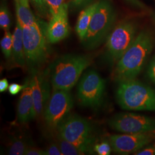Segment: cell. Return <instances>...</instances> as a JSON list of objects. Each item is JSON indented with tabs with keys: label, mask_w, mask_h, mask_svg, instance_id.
Masks as SVG:
<instances>
[{
	"label": "cell",
	"mask_w": 155,
	"mask_h": 155,
	"mask_svg": "<svg viewBox=\"0 0 155 155\" xmlns=\"http://www.w3.org/2000/svg\"><path fill=\"white\" fill-rule=\"evenodd\" d=\"M98 3L99 1H97L88 6L80 13V15L78 17L75 29L78 36L81 41H83L86 36L91 18Z\"/></svg>",
	"instance_id": "16"
},
{
	"label": "cell",
	"mask_w": 155,
	"mask_h": 155,
	"mask_svg": "<svg viewBox=\"0 0 155 155\" xmlns=\"http://www.w3.org/2000/svg\"><path fill=\"white\" fill-rule=\"evenodd\" d=\"M9 87L8 81L6 78H4L0 80V92H5Z\"/></svg>",
	"instance_id": "30"
},
{
	"label": "cell",
	"mask_w": 155,
	"mask_h": 155,
	"mask_svg": "<svg viewBox=\"0 0 155 155\" xmlns=\"http://www.w3.org/2000/svg\"><path fill=\"white\" fill-rule=\"evenodd\" d=\"M12 56L15 62L19 66L25 65V58L24 50L22 26L17 21L16 26L13 33Z\"/></svg>",
	"instance_id": "15"
},
{
	"label": "cell",
	"mask_w": 155,
	"mask_h": 155,
	"mask_svg": "<svg viewBox=\"0 0 155 155\" xmlns=\"http://www.w3.org/2000/svg\"><path fill=\"white\" fill-rule=\"evenodd\" d=\"M11 18L9 13L5 6L1 5L0 9V27L5 31L9 30Z\"/></svg>",
	"instance_id": "21"
},
{
	"label": "cell",
	"mask_w": 155,
	"mask_h": 155,
	"mask_svg": "<svg viewBox=\"0 0 155 155\" xmlns=\"http://www.w3.org/2000/svg\"><path fill=\"white\" fill-rule=\"evenodd\" d=\"M50 9L51 17L56 15L65 4L64 0H45Z\"/></svg>",
	"instance_id": "23"
},
{
	"label": "cell",
	"mask_w": 155,
	"mask_h": 155,
	"mask_svg": "<svg viewBox=\"0 0 155 155\" xmlns=\"http://www.w3.org/2000/svg\"><path fill=\"white\" fill-rule=\"evenodd\" d=\"M45 150L46 155H63L58 145L55 144H51Z\"/></svg>",
	"instance_id": "27"
},
{
	"label": "cell",
	"mask_w": 155,
	"mask_h": 155,
	"mask_svg": "<svg viewBox=\"0 0 155 155\" xmlns=\"http://www.w3.org/2000/svg\"><path fill=\"white\" fill-rule=\"evenodd\" d=\"M105 89L104 79L94 70L85 72L78 84L77 96L85 107L98 108L102 103Z\"/></svg>",
	"instance_id": "7"
},
{
	"label": "cell",
	"mask_w": 155,
	"mask_h": 155,
	"mask_svg": "<svg viewBox=\"0 0 155 155\" xmlns=\"http://www.w3.org/2000/svg\"><path fill=\"white\" fill-rule=\"evenodd\" d=\"M21 26L25 62L32 71H36L48 57L46 39L39 25Z\"/></svg>",
	"instance_id": "6"
},
{
	"label": "cell",
	"mask_w": 155,
	"mask_h": 155,
	"mask_svg": "<svg viewBox=\"0 0 155 155\" xmlns=\"http://www.w3.org/2000/svg\"><path fill=\"white\" fill-rule=\"evenodd\" d=\"M15 1H18L21 4H22L24 5L27 6H29V0H15Z\"/></svg>",
	"instance_id": "31"
},
{
	"label": "cell",
	"mask_w": 155,
	"mask_h": 155,
	"mask_svg": "<svg viewBox=\"0 0 155 155\" xmlns=\"http://www.w3.org/2000/svg\"><path fill=\"white\" fill-rule=\"evenodd\" d=\"M70 33L68 6L65 4L59 12L51 17L47 27V36L51 43H56L66 38Z\"/></svg>",
	"instance_id": "13"
},
{
	"label": "cell",
	"mask_w": 155,
	"mask_h": 155,
	"mask_svg": "<svg viewBox=\"0 0 155 155\" xmlns=\"http://www.w3.org/2000/svg\"><path fill=\"white\" fill-rule=\"evenodd\" d=\"M58 130L59 136L74 145L84 154L94 150L93 129L86 119L76 114L67 116Z\"/></svg>",
	"instance_id": "4"
},
{
	"label": "cell",
	"mask_w": 155,
	"mask_h": 155,
	"mask_svg": "<svg viewBox=\"0 0 155 155\" xmlns=\"http://www.w3.org/2000/svg\"><path fill=\"white\" fill-rule=\"evenodd\" d=\"M147 74L150 81L155 84V55L150 62Z\"/></svg>",
	"instance_id": "25"
},
{
	"label": "cell",
	"mask_w": 155,
	"mask_h": 155,
	"mask_svg": "<svg viewBox=\"0 0 155 155\" xmlns=\"http://www.w3.org/2000/svg\"><path fill=\"white\" fill-rule=\"evenodd\" d=\"M58 145L63 155H82L84 153L74 145L63 139L59 136Z\"/></svg>",
	"instance_id": "19"
},
{
	"label": "cell",
	"mask_w": 155,
	"mask_h": 155,
	"mask_svg": "<svg viewBox=\"0 0 155 155\" xmlns=\"http://www.w3.org/2000/svg\"><path fill=\"white\" fill-rule=\"evenodd\" d=\"M116 98L124 110L155 111V90L135 79L118 82Z\"/></svg>",
	"instance_id": "3"
},
{
	"label": "cell",
	"mask_w": 155,
	"mask_h": 155,
	"mask_svg": "<svg viewBox=\"0 0 155 155\" xmlns=\"http://www.w3.org/2000/svg\"><path fill=\"white\" fill-rule=\"evenodd\" d=\"M73 2H74L76 4H80L84 2H85L86 0H72Z\"/></svg>",
	"instance_id": "32"
},
{
	"label": "cell",
	"mask_w": 155,
	"mask_h": 155,
	"mask_svg": "<svg viewBox=\"0 0 155 155\" xmlns=\"http://www.w3.org/2000/svg\"><path fill=\"white\" fill-rule=\"evenodd\" d=\"M36 116L33 102L32 90L29 81L22 90L17 105V117L19 122L25 124L34 119Z\"/></svg>",
	"instance_id": "14"
},
{
	"label": "cell",
	"mask_w": 155,
	"mask_h": 155,
	"mask_svg": "<svg viewBox=\"0 0 155 155\" xmlns=\"http://www.w3.org/2000/svg\"><path fill=\"white\" fill-rule=\"evenodd\" d=\"M110 144L107 141H104L100 144H95L94 147V150L100 155H109L111 151Z\"/></svg>",
	"instance_id": "24"
},
{
	"label": "cell",
	"mask_w": 155,
	"mask_h": 155,
	"mask_svg": "<svg viewBox=\"0 0 155 155\" xmlns=\"http://www.w3.org/2000/svg\"><path fill=\"white\" fill-rule=\"evenodd\" d=\"M153 47V40L149 32L142 31L132 45L118 61L114 76L118 81L133 79L142 71Z\"/></svg>",
	"instance_id": "1"
},
{
	"label": "cell",
	"mask_w": 155,
	"mask_h": 155,
	"mask_svg": "<svg viewBox=\"0 0 155 155\" xmlns=\"http://www.w3.org/2000/svg\"><path fill=\"white\" fill-rule=\"evenodd\" d=\"M31 146L25 140L15 138L11 140L8 150V154L11 155H23Z\"/></svg>",
	"instance_id": "18"
},
{
	"label": "cell",
	"mask_w": 155,
	"mask_h": 155,
	"mask_svg": "<svg viewBox=\"0 0 155 155\" xmlns=\"http://www.w3.org/2000/svg\"><path fill=\"white\" fill-rule=\"evenodd\" d=\"M137 28L130 21L117 25L108 35L106 47L108 53L114 61H118L132 45L136 38Z\"/></svg>",
	"instance_id": "9"
},
{
	"label": "cell",
	"mask_w": 155,
	"mask_h": 155,
	"mask_svg": "<svg viewBox=\"0 0 155 155\" xmlns=\"http://www.w3.org/2000/svg\"><path fill=\"white\" fill-rule=\"evenodd\" d=\"M25 155H46L45 150H39L32 147L31 146L28 148L25 152Z\"/></svg>",
	"instance_id": "29"
},
{
	"label": "cell",
	"mask_w": 155,
	"mask_h": 155,
	"mask_svg": "<svg viewBox=\"0 0 155 155\" xmlns=\"http://www.w3.org/2000/svg\"><path fill=\"white\" fill-rule=\"evenodd\" d=\"M15 4L17 21L21 25L35 26L39 25L29 6L24 5L18 1H15Z\"/></svg>",
	"instance_id": "17"
},
{
	"label": "cell",
	"mask_w": 155,
	"mask_h": 155,
	"mask_svg": "<svg viewBox=\"0 0 155 155\" xmlns=\"http://www.w3.org/2000/svg\"><path fill=\"white\" fill-rule=\"evenodd\" d=\"M73 107L70 91L54 89L45 107V118L51 129H56L68 116Z\"/></svg>",
	"instance_id": "8"
},
{
	"label": "cell",
	"mask_w": 155,
	"mask_h": 155,
	"mask_svg": "<svg viewBox=\"0 0 155 155\" xmlns=\"http://www.w3.org/2000/svg\"><path fill=\"white\" fill-rule=\"evenodd\" d=\"M0 44L4 55L6 59H9L12 55L13 52V35L9 31H5Z\"/></svg>",
	"instance_id": "20"
},
{
	"label": "cell",
	"mask_w": 155,
	"mask_h": 155,
	"mask_svg": "<svg viewBox=\"0 0 155 155\" xmlns=\"http://www.w3.org/2000/svg\"><path fill=\"white\" fill-rule=\"evenodd\" d=\"M116 19L113 6L108 0L99 1L84 39L82 41L88 50L98 47L110 31Z\"/></svg>",
	"instance_id": "5"
},
{
	"label": "cell",
	"mask_w": 155,
	"mask_h": 155,
	"mask_svg": "<svg viewBox=\"0 0 155 155\" xmlns=\"http://www.w3.org/2000/svg\"><path fill=\"white\" fill-rule=\"evenodd\" d=\"M25 86H26V82L24 85H20L18 83H12L9 86L8 90L10 94L13 95H15L18 94L21 91L23 90V89H24Z\"/></svg>",
	"instance_id": "26"
},
{
	"label": "cell",
	"mask_w": 155,
	"mask_h": 155,
	"mask_svg": "<svg viewBox=\"0 0 155 155\" xmlns=\"http://www.w3.org/2000/svg\"><path fill=\"white\" fill-rule=\"evenodd\" d=\"M91 63L90 56L82 55H66L56 59L50 68L54 89L70 91Z\"/></svg>",
	"instance_id": "2"
},
{
	"label": "cell",
	"mask_w": 155,
	"mask_h": 155,
	"mask_svg": "<svg viewBox=\"0 0 155 155\" xmlns=\"http://www.w3.org/2000/svg\"><path fill=\"white\" fill-rule=\"evenodd\" d=\"M109 127L121 133L133 134L155 131V119L134 113H121L109 120Z\"/></svg>",
	"instance_id": "10"
},
{
	"label": "cell",
	"mask_w": 155,
	"mask_h": 155,
	"mask_svg": "<svg viewBox=\"0 0 155 155\" xmlns=\"http://www.w3.org/2000/svg\"><path fill=\"white\" fill-rule=\"evenodd\" d=\"M136 155H155V144L145 147L134 153Z\"/></svg>",
	"instance_id": "28"
},
{
	"label": "cell",
	"mask_w": 155,
	"mask_h": 155,
	"mask_svg": "<svg viewBox=\"0 0 155 155\" xmlns=\"http://www.w3.org/2000/svg\"><path fill=\"white\" fill-rule=\"evenodd\" d=\"M32 3L36 10L41 16L47 17L50 13V9L45 0H31Z\"/></svg>",
	"instance_id": "22"
},
{
	"label": "cell",
	"mask_w": 155,
	"mask_h": 155,
	"mask_svg": "<svg viewBox=\"0 0 155 155\" xmlns=\"http://www.w3.org/2000/svg\"><path fill=\"white\" fill-rule=\"evenodd\" d=\"M155 138V131L111 136L109 141L113 150L119 154L136 153L150 143Z\"/></svg>",
	"instance_id": "11"
},
{
	"label": "cell",
	"mask_w": 155,
	"mask_h": 155,
	"mask_svg": "<svg viewBox=\"0 0 155 155\" xmlns=\"http://www.w3.org/2000/svg\"><path fill=\"white\" fill-rule=\"evenodd\" d=\"M32 72L29 83L36 116H38L43 112L51 97L50 84L44 74H40L36 70Z\"/></svg>",
	"instance_id": "12"
}]
</instances>
